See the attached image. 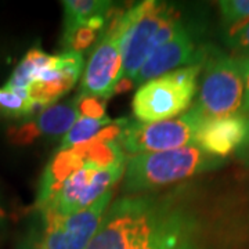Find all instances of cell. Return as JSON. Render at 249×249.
I'll use <instances>...</instances> for the list:
<instances>
[{"mask_svg":"<svg viewBox=\"0 0 249 249\" xmlns=\"http://www.w3.org/2000/svg\"><path fill=\"white\" fill-rule=\"evenodd\" d=\"M205 118L196 107L181 116L144 124L129 121L118 139L124 154L137 155L148 152L169 151L196 144V136Z\"/></svg>","mask_w":249,"mask_h":249,"instance_id":"obj_7","label":"cell"},{"mask_svg":"<svg viewBox=\"0 0 249 249\" xmlns=\"http://www.w3.org/2000/svg\"><path fill=\"white\" fill-rule=\"evenodd\" d=\"M202 80L196 108L205 119L235 115L242 108L244 83L240 60L222 53H205Z\"/></svg>","mask_w":249,"mask_h":249,"instance_id":"obj_6","label":"cell"},{"mask_svg":"<svg viewBox=\"0 0 249 249\" xmlns=\"http://www.w3.org/2000/svg\"><path fill=\"white\" fill-rule=\"evenodd\" d=\"M75 103H76L80 116L94 118V119H101V118L107 116V114H106L107 100L90 97V96H76Z\"/></svg>","mask_w":249,"mask_h":249,"instance_id":"obj_21","label":"cell"},{"mask_svg":"<svg viewBox=\"0 0 249 249\" xmlns=\"http://www.w3.org/2000/svg\"><path fill=\"white\" fill-rule=\"evenodd\" d=\"M202 62L187 65L140 85L132 101L136 121L151 124L181 115L198 90Z\"/></svg>","mask_w":249,"mask_h":249,"instance_id":"obj_3","label":"cell"},{"mask_svg":"<svg viewBox=\"0 0 249 249\" xmlns=\"http://www.w3.org/2000/svg\"><path fill=\"white\" fill-rule=\"evenodd\" d=\"M114 122L111 118H101V119H94V118H86V116H79V119L73 124L71 129L61 137V144L58 151L70 150L72 147H76L80 144L90 142L93 137H96L104 127Z\"/></svg>","mask_w":249,"mask_h":249,"instance_id":"obj_17","label":"cell"},{"mask_svg":"<svg viewBox=\"0 0 249 249\" xmlns=\"http://www.w3.org/2000/svg\"><path fill=\"white\" fill-rule=\"evenodd\" d=\"M62 39L93 18L107 17L112 9V3L106 0H65L62 1Z\"/></svg>","mask_w":249,"mask_h":249,"instance_id":"obj_16","label":"cell"},{"mask_svg":"<svg viewBox=\"0 0 249 249\" xmlns=\"http://www.w3.org/2000/svg\"><path fill=\"white\" fill-rule=\"evenodd\" d=\"M107 17L93 18L89 22L73 29L70 35L62 39L65 52L82 53L83 50H88L90 46L94 45L100 36L103 35V31L107 24Z\"/></svg>","mask_w":249,"mask_h":249,"instance_id":"obj_18","label":"cell"},{"mask_svg":"<svg viewBox=\"0 0 249 249\" xmlns=\"http://www.w3.org/2000/svg\"><path fill=\"white\" fill-rule=\"evenodd\" d=\"M248 130L249 119L240 114L209 118L199 126L196 144L206 154L226 160L227 157L240 150Z\"/></svg>","mask_w":249,"mask_h":249,"instance_id":"obj_13","label":"cell"},{"mask_svg":"<svg viewBox=\"0 0 249 249\" xmlns=\"http://www.w3.org/2000/svg\"><path fill=\"white\" fill-rule=\"evenodd\" d=\"M37 111L39 108L31 100L10 91L4 86L0 88V115L7 118H29Z\"/></svg>","mask_w":249,"mask_h":249,"instance_id":"obj_20","label":"cell"},{"mask_svg":"<svg viewBox=\"0 0 249 249\" xmlns=\"http://www.w3.org/2000/svg\"><path fill=\"white\" fill-rule=\"evenodd\" d=\"M134 80L130 79V78H121V79L116 82L115 88H114V94H122V93H126L130 89H133Z\"/></svg>","mask_w":249,"mask_h":249,"instance_id":"obj_26","label":"cell"},{"mask_svg":"<svg viewBox=\"0 0 249 249\" xmlns=\"http://www.w3.org/2000/svg\"><path fill=\"white\" fill-rule=\"evenodd\" d=\"M224 160L206 154L196 144L169 151L132 155L126 160L124 191L139 196L220 168Z\"/></svg>","mask_w":249,"mask_h":249,"instance_id":"obj_1","label":"cell"},{"mask_svg":"<svg viewBox=\"0 0 249 249\" xmlns=\"http://www.w3.org/2000/svg\"><path fill=\"white\" fill-rule=\"evenodd\" d=\"M181 27L180 14L163 1L147 0L132 6L130 24L122 45L121 78L133 79L145 60Z\"/></svg>","mask_w":249,"mask_h":249,"instance_id":"obj_2","label":"cell"},{"mask_svg":"<svg viewBox=\"0 0 249 249\" xmlns=\"http://www.w3.org/2000/svg\"><path fill=\"white\" fill-rule=\"evenodd\" d=\"M126 160L111 166L85 163L64 181L52 201L39 212L70 216L89 208L124 178Z\"/></svg>","mask_w":249,"mask_h":249,"instance_id":"obj_8","label":"cell"},{"mask_svg":"<svg viewBox=\"0 0 249 249\" xmlns=\"http://www.w3.org/2000/svg\"><path fill=\"white\" fill-rule=\"evenodd\" d=\"M237 157H238V160H241V163H242L244 166H247L249 169V130L248 134H247L245 142L241 145L240 150L237 151Z\"/></svg>","mask_w":249,"mask_h":249,"instance_id":"obj_27","label":"cell"},{"mask_svg":"<svg viewBox=\"0 0 249 249\" xmlns=\"http://www.w3.org/2000/svg\"><path fill=\"white\" fill-rule=\"evenodd\" d=\"M85 163V157L76 147L57 151L39 178V188L34 204V209L37 213L52 201L64 181Z\"/></svg>","mask_w":249,"mask_h":249,"instance_id":"obj_14","label":"cell"},{"mask_svg":"<svg viewBox=\"0 0 249 249\" xmlns=\"http://www.w3.org/2000/svg\"><path fill=\"white\" fill-rule=\"evenodd\" d=\"M206 50L196 47L190 29L183 25L172 39L160 46L145 60L133 78L134 85H142L178 68L202 62Z\"/></svg>","mask_w":249,"mask_h":249,"instance_id":"obj_11","label":"cell"},{"mask_svg":"<svg viewBox=\"0 0 249 249\" xmlns=\"http://www.w3.org/2000/svg\"><path fill=\"white\" fill-rule=\"evenodd\" d=\"M53 55L45 53L42 49L34 47L28 52L13 71L9 80L4 83V88L16 94L25 97L27 89L35 82L40 72L52 62ZM27 98V97H25Z\"/></svg>","mask_w":249,"mask_h":249,"instance_id":"obj_15","label":"cell"},{"mask_svg":"<svg viewBox=\"0 0 249 249\" xmlns=\"http://www.w3.org/2000/svg\"><path fill=\"white\" fill-rule=\"evenodd\" d=\"M130 24V9L108 13L107 24L97 40L94 52L85 67L78 96L108 100L122 75V45Z\"/></svg>","mask_w":249,"mask_h":249,"instance_id":"obj_5","label":"cell"},{"mask_svg":"<svg viewBox=\"0 0 249 249\" xmlns=\"http://www.w3.org/2000/svg\"><path fill=\"white\" fill-rule=\"evenodd\" d=\"M83 64L82 53L64 52L53 55L52 62L27 89L25 97L31 100L39 111L54 106L58 98L75 86L83 70Z\"/></svg>","mask_w":249,"mask_h":249,"instance_id":"obj_10","label":"cell"},{"mask_svg":"<svg viewBox=\"0 0 249 249\" xmlns=\"http://www.w3.org/2000/svg\"><path fill=\"white\" fill-rule=\"evenodd\" d=\"M142 249H170V247L165 242V240L160 235V232L155 230L154 223H152L151 231L147 237V241L144 244Z\"/></svg>","mask_w":249,"mask_h":249,"instance_id":"obj_25","label":"cell"},{"mask_svg":"<svg viewBox=\"0 0 249 249\" xmlns=\"http://www.w3.org/2000/svg\"><path fill=\"white\" fill-rule=\"evenodd\" d=\"M112 201V191L100 196L89 208L70 216L42 213L46 249H88Z\"/></svg>","mask_w":249,"mask_h":249,"instance_id":"obj_9","label":"cell"},{"mask_svg":"<svg viewBox=\"0 0 249 249\" xmlns=\"http://www.w3.org/2000/svg\"><path fill=\"white\" fill-rule=\"evenodd\" d=\"M155 196H124L108 206L88 249H142L151 231Z\"/></svg>","mask_w":249,"mask_h":249,"instance_id":"obj_4","label":"cell"},{"mask_svg":"<svg viewBox=\"0 0 249 249\" xmlns=\"http://www.w3.org/2000/svg\"><path fill=\"white\" fill-rule=\"evenodd\" d=\"M229 46L232 49H242V50H249V24L237 32L235 35L226 39Z\"/></svg>","mask_w":249,"mask_h":249,"instance_id":"obj_24","label":"cell"},{"mask_svg":"<svg viewBox=\"0 0 249 249\" xmlns=\"http://www.w3.org/2000/svg\"><path fill=\"white\" fill-rule=\"evenodd\" d=\"M75 98L68 103L54 104L42 109L22 124L11 126L7 140L14 145H29L43 137H62L79 119Z\"/></svg>","mask_w":249,"mask_h":249,"instance_id":"obj_12","label":"cell"},{"mask_svg":"<svg viewBox=\"0 0 249 249\" xmlns=\"http://www.w3.org/2000/svg\"><path fill=\"white\" fill-rule=\"evenodd\" d=\"M6 217H7V214H6V211L1 208V205H0V226H3V223L6 222Z\"/></svg>","mask_w":249,"mask_h":249,"instance_id":"obj_28","label":"cell"},{"mask_svg":"<svg viewBox=\"0 0 249 249\" xmlns=\"http://www.w3.org/2000/svg\"><path fill=\"white\" fill-rule=\"evenodd\" d=\"M16 249H46L40 219H39V223L29 226V229L18 241Z\"/></svg>","mask_w":249,"mask_h":249,"instance_id":"obj_22","label":"cell"},{"mask_svg":"<svg viewBox=\"0 0 249 249\" xmlns=\"http://www.w3.org/2000/svg\"><path fill=\"white\" fill-rule=\"evenodd\" d=\"M242 83H244V100H242V111L249 114V54L240 60Z\"/></svg>","mask_w":249,"mask_h":249,"instance_id":"obj_23","label":"cell"},{"mask_svg":"<svg viewBox=\"0 0 249 249\" xmlns=\"http://www.w3.org/2000/svg\"><path fill=\"white\" fill-rule=\"evenodd\" d=\"M219 9L227 31L226 39L234 36L249 24V0H223L219 3Z\"/></svg>","mask_w":249,"mask_h":249,"instance_id":"obj_19","label":"cell"}]
</instances>
